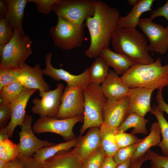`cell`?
Masks as SVG:
<instances>
[{
    "label": "cell",
    "mask_w": 168,
    "mask_h": 168,
    "mask_svg": "<svg viewBox=\"0 0 168 168\" xmlns=\"http://www.w3.org/2000/svg\"><path fill=\"white\" fill-rule=\"evenodd\" d=\"M119 13L105 2L97 0L94 15L88 17L85 25L90 35V44L85 54L89 58L100 56L101 51L108 47L118 26Z\"/></svg>",
    "instance_id": "obj_1"
},
{
    "label": "cell",
    "mask_w": 168,
    "mask_h": 168,
    "mask_svg": "<svg viewBox=\"0 0 168 168\" xmlns=\"http://www.w3.org/2000/svg\"><path fill=\"white\" fill-rule=\"evenodd\" d=\"M111 41L116 52L128 57L134 64H149L154 62L149 54L146 38L136 28L126 29L117 26Z\"/></svg>",
    "instance_id": "obj_2"
},
{
    "label": "cell",
    "mask_w": 168,
    "mask_h": 168,
    "mask_svg": "<svg viewBox=\"0 0 168 168\" xmlns=\"http://www.w3.org/2000/svg\"><path fill=\"white\" fill-rule=\"evenodd\" d=\"M121 78L129 88L158 90L168 86V64L162 66L160 58L149 64H134Z\"/></svg>",
    "instance_id": "obj_3"
},
{
    "label": "cell",
    "mask_w": 168,
    "mask_h": 168,
    "mask_svg": "<svg viewBox=\"0 0 168 168\" xmlns=\"http://www.w3.org/2000/svg\"><path fill=\"white\" fill-rule=\"evenodd\" d=\"M32 43L24 31L15 29L10 40L0 45V69H19L32 54Z\"/></svg>",
    "instance_id": "obj_4"
},
{
    "label": "cell",
    "mask_w": 168,
    "mask_h": 168,
    "mask_svg": "<svg viewBox=\"0 0 168 168\" xmlns=\"http://www.w3.org/2000/svg\"><path fill=\"white\" fill-rule=\"evenodd\" d=\"M84 98L83 123L80 132L82 134L87 128H100L103 124L102 110L107 99L100 85L89 83L83 88Z\"/></svg>",
    "instance_id": "obj_5"
},
{
    "label": "cell",
    "mask_w": 168,
    "mask_h": 168,
    "mask_svg": "<svg viewBox=\"0 0 168 168\" xmlns=\"http://www.w3.org/2000/svg\"><path fill=\"white\" fill-rule=\"evenodd\" d=\"M58 18L57 24L49 30L54 45L66 50L81 47L84 41L85 25L79 26Z\"/></svg>",
    "instance_id": "obj_6"
},
{
    "label": "cell",
    "mask_w": 168,
    "mask_h": 168,
    "mask_svg": "<svg viewBox=\"0 0 168 168\" xmlns=\"http://www.w3.org/2000/svg\"><path fill=\"white\" fill-rule=\"evenodd\" d=\"M97 0H61L53 11L58 17L79 26L94 13Z\"/></svg>",
    "instance_id": "obj_7"
},
{
    "label": "cell",
    "mask_w": 168,
    "mask_h": 168,
    "mask_svg": "<svg viewBox=\"0 0 168 168\" xmlns=\"http://www.w3.org/2000/svg\"><path fill=\"white\" fill-rule=\"evenodd\" d=\"M83 115L64 119L49 117H40L32 126L34 133L40 134L45 132L55 133L62 136L66 142L76 138L73 132L75 125L83 121Z\"/></svg>",
    "instance_id": "obj_8"
},
{
    "label": "cell",
    "mask_w": 168,
    "mask_h": 168,
    "mask_svg": "<svg viewBox=\"0 0 168 168\" xmlns=\"http://www.w3.org/2000/svg\"><path fill=\"white\" fill-rule=\"evenodd\" d=\"M19 159L22 168H84V162L71 149L61 151L43 162L32 156Z\"/></svg>",
    "instance_id": "obj_9"
},
{
    "label": "cell",
    "mask_w": 168,
    "mask_h": 168,
    "mask_svg": "<svg viewBox=\"0 0 168 168\" xmlns=\"http://www.w3.org/2000/svg\"><path fill=\"white\" fill-rule=\"evenodd\" d=\"M64 87L63 84L59 83L54 90L46 92L39 91L40 98H35L33 99L34 105L31 108L32 112L39 115L40 117L56 118L59 112Z\"/></svg>",
    "instance_id": "obj_10"
},
{
    "label": "cell",
    "mask_w": 168,
    "mask_h": 168,
    "mask_svg": "<svg viewBox=\"0 0 168 168\" xmlns=\"http://www.w3.org/2000/svg\"><path fill=\"white\" fill-rule=\"evenodd\" d=\"M138 26L149 40V51L163 54L168 51V26L154 22L150 17L140 19Z\"/></svg>",
    "instance_id": "obj_11"
},
{
    "label": "cell",
    "mask_w": 168,
    "mask_h": 168,
    "mask_svg": "<svg viewBox=\"0 0 168 168\" xmlns=\"http://www.w3.org/2000/svg\"><path fill=\"white\" fill-rule=\"evenodd\" d=\"M32 117L26 115L19 133V142L17 144L20 158L31 157L37 151L44 147H51L56 144L47 140H42L34 134L31 127Z\"/></svg>",
    "instance_id": "obj_12"
},
{
    "label": "cell",
    "mask_w": 168,
    "mask_h": 168,
    "mask_svg": "<svg viewBox=\"0 0 168 168\" xmlns=\"http://www.w3.org/2000/svg\"><path fill=\"white\" fill-rule=\"evenodd\" d=\"M84 111L83 89L70 87L67 85L62 93L59 112L55 118L59 119L71 118L83 115Z\"/></svg>",
    "instance_id": "obj_13"
},
{
    "label": "cell",
    "mask_w": 168,
    "mask_h": 168,
    "mask_svg": "<svg viewBox=\"0 0 168 168\" xmlns=\"http://www.w3.org/2000/svg\"><path fill=\"white\" fill-rule=\"evenodd\" d=\"M53 53H47L45 55V68L42 69L43 75L51 77L53 80L59 82L62 80L65 81L70 87H79L83 88L89 83L88 68L82 73L74 75L62 68L57 69L52 65L51 59Z\"/></svg>",
    "instance_id": "obj_14"
},
{
    "label": "cell",
    "mask_w": 168,
    "mask_h": 168,
    "mask_svg": "<svg viewBox=\"0 0 168 168\" xmlns=\"http://www.w3.org/2000/svg\"><path fill=\"white\" fill-rule=\"evenodd\" d=\"M154 89L137 87L129 88L128 106L124 119L130 114L136 113L144 117L152 107L150 100Z\"/></svg>",
    "instance_id": "obj_15"
},
{
    "label": "cell",
    "mask_w": 168,
    "mask_h": 168,
    "mask_svg": "<svg viewBox=\"0 0 168 168\" xmlns=\"http://www.w3.org/2000/svg\"><path fill=\"white\" fill-rule=\"evenodd\" d=\"M37 90L25 88L21 94L8 105L11 110V118L7 126L9 138L13 134L15 129L17 126H21L26 115L25 109L30 98Z\"/></svg>",
    "instance_id": "obj_16"
},
{
    "label": "cell",
    "mask_w": 168,
    "mask_h": 168,
    "mask_svg": "<svg viewBox=\"0 0 168 168\" xmlns=\"http://www.w3.org/2000/svg\"><path fill=\"white\" fill-rule=\"evenodd\" d=\"M128 106V96L119 100H107L102 110L103 124L118 128L124 120Z\"/></svg>",
    "instance_id": "obj_17"
},
{
    "label": "cell",
    "mask_w": 168,
    "mask_h": 168,
    "mask_svg": "<svg viewBox=\"0 0 168 168\" xmlns=\"http://www.w3.org/2000/svg\"><path fill=\"white\" fill-rule=\"evenodd\" d=\"M20 69L21 74L18 81L24 87L45 92L50 90L49 85L43 77L42 69L39 64L32 67L26 63Z\"/></svg>",
    "instance_id": "obj_18"
},
{
    "label": "cell",
    "mask_w": 168,
    "mask_h": 168,
    "mask_svg": "<svg viewBox=\"0 0 168 168\" xmlns=\"http://www.w3.org/2000/svg\"><path fill=\"white\" fill-rule=\"evenodd\" d=\"M100 86L103 93L109 100L123 99L128 95L129 90L121 77L110 69L106 79Z\"/></svg>",
    "instance_id": "obj_19"
},
{
    "label": "cell",
    "mask_w": 168,
    "mask_h": 168,
    "mask_svg": "<svg viewBox=\"0 0 168 168\" xmlns=\"http://www.w3.org/2000/svg\"><path fill=\"white\" fill-rule=\"evenodd\" d=\"M77 143L73 149L75 153L82 161L100 146V129L90 128L84 136L78 137Z\"/></svg>",
    "instance_id": "obj_20"
},
{
    "label": "cell",
    "mask_w": 168,
    "mask_h": 168,
    "mask_svg": "<svg viewBox=\"0 0 168 168\" xmlns=\"http://www.w3.org/2000/svg\"><path fill=\"white\" fill-rule=\"evenodd\" d=\"M154 0H139L137 4L125 16H120L118 21V26L124 28H136L142 14L152 11L151 7Z\"/></svg>",
    "instance_id": "obj_21"
},
{
    "label": "cell",
    "mask_w": 168,
    "mask_h": 168,
    "mask_svg": "<svg viewBox=\"0 0 168 168\" xmlns=\"http://www.w3.org/2000/svg\"><path fill=\"white\" fill-rule=\"evenodd\" d=\"M100 57L109 67L114 68V71L118 75H122L134 65L128 57L123 54L113 51L109 47L102 49Z\"/></svg>",
    "instance_id": "obj_22"
},
{
    "label": "cell",
    "mask_w": 168,
    "mask_h": 168,
    "mask_svg": "<svg viewBox=\"0 0 168 168\" xmlns=\"http://www.w3.org/2000/svg\"><path fill=\"white\" fill-rule=\"evenodd\" d=\"M8 11L5 16L6 21L14 30L16 29L23 31L22 22L24 10L29 0H6Z\"/></svg>",
    "instance_id": "obj_23"
},
{
    "label": "cell",
    "mask_w": 168,
    "mask_h": 168,
    "mask_svg": "<svg viewBox=\"0 0 168 168\" xmlns=\"http://www.w3.org/2000/svg\"><path fill=\"white\" fill-rule=\"evenodd\" d=\"M161 129L158 122L152 123L148 135L143 138L133 156L131 161L134 160L145 154L149 148L153 146L158 145L161 141Z\"/></svg>",
    "instance_id": "obj_24"
},
{
    "label": "cell",
    "mask_w": 168,
    "mask_h": 168,
    "mask_svg": "<svg viewBox=\"0 0 168 168\" xmlns=\"http://www.w3.org/2000/svg\"><path fill=\"white\" fill-rule=\"evenodd\" d=\"M118 128L104 124L100 128V147L106 156H113L119 148L116 140Z\"/></svg>",
    "instance_id": "obj_25"
},
{
    "label": "cell",
    "mask_w": 168,
    "mask_h": 168,
    "mask_svg": "<svg viewBox=\"0 0 168 168\" xmlns=\"http://www.w3.org/2000/svg\"><path fill=\"white\" fill-rule=\"evenodd\" d=\"M149 120L136 113L129 114L122 122L118 128V131L125 132L128 129L133 128L131 133L136 134H141L146 135L148 133L146 127Z\"/></svg>",
    "instance_id": "obj_26"
},
{
    "label": "cell",
    "mask_w": 168,
    "mask_h": 168,
    "mask_svg": "<svg viewBox=\"0 0 168 168\" xmlns=\"http://www.w3.org/2000/svg\"><path fill=\"white\" fill-rule=\"evenodd\" d=\"M78 137L64 142H61L51 147H44L37 151L33 155L37 161L44 162L47 159L52 157L58 152L75 147L77 145Z\"/></svg>",
    "instance_id": "obj_27"
},
{
    "label": "cell",
    "mask_w": 168,
    "mask_h": 168,
    "mask_svg": "<svg viewBox=\"0 0 168 168\" xmlns=\"http://www.w3.org/2000/svg\"><path fill=\"white\" fill-rule=\"evenodd\" d=\"M88 68L89 83L102 84L106 79L109 72V66L101 57L96 58Z\"/></svg>",
    "instance_id": "obj_28"
},
{
    "label": "cell",
    "mask_w": 168,
    "mask_h": 168,
    "mask_svg": "<svg viewBox=\"0 0 168 168\" xmlns=\"http://www.w3.org/2000/svg\"><path fill=\"white\" fill-rule=\"evenodd\" d=\"M150 112L155 116L160 128L162 140L157 146L161 148L163 155L168 156V122L163 112L159 110L156 104L153 105Z\"/></svg>",
    "instance_id": "obj_29"
},
{
    "label": "cell",
    "mask_w": 168,
    "mask_h": 168,
    "mask_svg": "<svg viewBox=\"0 0 168 168\" xmlns=\"http://www.w3.org/2000/svg\"><path fill=\"white\" fill-rule=\"evenodd\" d=\"M25 88L19 81L4 86L0 89V103L9 105L21 94Z\"/></svg>",
    "instance_id": "obj_30"
},
{
    "label": "cell",
    "mask_w": 168,
    "mask_h": 168,
    "mask_svg": "<svg viewBox=\"0 0 168 168\" xmlns=\"http://www.w3.org/2000/svg\"><path fill=\"white\" fill-rule=\"evenodd\" d=\"M20 157L17 144H15L9 138L0 142V159L8 162Z\"/></svg>",
    "instance_id": "obj_31"
},
{
    "label": "cell",
    "mask_w": 168,
    "mask_h": 168,
    "mask_svg": "<svg viewBox=\"0 0 168 168\" xmlns=\"http://www.w3.org/2000/svg\"><path fill=\"white\" fill-rule=\"evenodd\" d=\"M143 139L131 145L119 148L113 156L114 160L117 165L123 163L131 159L137 147Z\"/></svg>",
    "instance_id": "obj_32"
},
{
    "label": "cell",
    "mask_w": 168,
    "mask_h": 168,
    "mask_svg": "<svg viewBox=\"0 0 168 168\" xmlns=\"http://www.w3.org/2000/svg\"><path fill=\"white\" fill-rule=\"evenodd\" d=\"M106 155L100 147H99L84 160V168H100L102 162Z\"/></svg>",
    "instance_id": "obj_33"
},
{
    "label": "cell",
    "mask_w": 168,
    "mask_h": 168,
    "mask_svg": "<svg viewBox=\"0 0 168 168\" xmlns=\"http://www.w3.org/2000/svg\"><path fill=\"white\" fill-rule=\"evenodd\" d=\"M21 74L19 69H0V89L11 83L18 81Z\"/></svg>",
    "instance_id": "obj_34"
},
{
    "label": "cell",
    "mask_w": 168,
    "mask_h": 168,
    "mask_svg": "<svg viewBox=\"0 0 168 168\" xmlns=\"http://www.w3.org/2000/svg\"><path fill=\"white\" fill-rule=\"evenodd\" d=\"M61 0H29V2L35 3L37 9L40 13L49 14L57 7Z\"/></svg>",
    "instance_id": "obj_35"
},
{
    "label": "cell",
    "mask_w": 168,
    "mask_h": 168,
    "mask_svg": "<svg viewBox=\"0 0 168 168\" xmlns=\"http://www.w3.org/2000/svg\"><path fill=\"white\" fill-rule=\"evenodd\" d=\"M146 154L147 160L151 161V166L156 168H168V156L161 155L150 149Z\"/></svg>",
    "instance_id": "obj_36"
},
{
    "label": "cell",
    "mask_w": 168,
    "mask_h": 168,
    "mask_svg": "<svg viewBox=\"0 0 168 168\" xmlns=\"http://www.w3.org/2000/svg\"><path fill=\"white\" fill-rule=\"evenodd\" d=\"M116 137L119 148L126 147L134 144L141 139H139L135 134L131 133H127L125 132L119 131Z\"/></svg>",
    "instance_id": "obj_37"
},
{
    "label": "cell",
    "mask_w": 168,
    "mask_h": 168,
    "mask_svg": "<svg viewBox=\"0 0 168 168\" xmlns=\"http://www.w3.org/2000/svg\"><path fill=\"white\" fill-rule=\"evenodd\" d=\"M13 30L4 18L0 19V45H4L12 39Z\"/></svg>",
    "instance_id": "obj_38"
},
{
    "label": "cell",
    "mask_w": 168,
    "mask_h": 168,
    "mask_svg": "<svg viewBox=\"0 0 168 168\" xmlns=\"http://www.w3.org/2000/svg\"><path fill=\"white\" fill-rule=\"evenodd\" d=\"M11 118V110L8 105L2 102L0 103V127L3 128Z\"/></svg>",
    "instance_id": "obj_39"
},
{
    "label": "cell",
    "mask_w": 168,
    "mask_h": 168,
    "mask_svg": "<svg viewBox=\"0 0 168 168\" xmlns=\"http://www.w3.org/2000/svg\"><path fill=\"white\" fill-rule=\"evenodd\" d=\"M159 16L164 17L168 22V0L163 6L152 11L150 15V18L153 20L155 17Z\"/></svg>",
    "instance_id": "obj_40"
},
{
    "label": "cell",
    "mask_w": 168,
    "mask_h": 168,
    "mask_svg": "<svg viewBox=\"0 0 168 168\" xmlns=\"http://www.w3.org/2000/svg\"><path fill=\"white\" fill-rule=\"evenodd\" d=\"M162 89L158 90L155 100L158 103L157 107L159 110L163 112H165L168 114V104L163 99L162 95Z\"/></svg>",
    "instance_id": "obj_41"
},
{
    "label": "cell",
    "mask_w": 168,
    "mask_h": 168,
    "mask_svg": "<svg viewBox=\"0 0 168 168\" xmlns=\"http://www.w3.org/2000/svg\"><path fill=\"white\" fill-rule=\"evenodd\" d=\"M147 160L146 154H145L134 160L131 161L128 168H141L142 163Z\"/></svg>",
    "instance_id": "obj_42"
},
{
    "label": "cell",
    "mask_w": 168,
    "mask_h": 168,
    "mask_svg": "<svg viewBox=\"0 0 168 168\" xmlns=\"http://www.w3.org/2000/svg\"><path fill=\"white\" fill-rule=\"evenodd\" d=\"M117 166L112 156H106L103 160L100 168H116Z\"/></svg>",
    "instance_id": "obj_43"
},
{
    "label": "cell",
    "mask_w": 168,
    "mask_h": 168,
    "mask_svg": "<svg viewBox=\"0 0 168 168\" xmlns=\"http://www.w3.org/2000/svg\"><path fill=\"white\" fill-rule=\"evenodd\" d=\"M8 6L6 0H0V18H4L7 13Z\"/></svg>",
    "instance_id": "obj_44"
},
{
    "label": "cell",
    "mask_w": 168,
    "mask_h": 168,
    "mask_svg": "<svg viewBox=\"0 0 168 168\" xmlns=\"http://www.w3.org/2000/svg\"><path fill=\"white\" fill-rule=\"evenodd\" d=\"M6 168H22V163L19 159L8 162Z\"/></svg>",
    "instance_id": "obj_45"
},
{
    "label": "cell",
    "mask_w": 168,
    "mask_h": 168,
    "mask_svg": "<svg viewBox=\"0 0 168 168\" xmlns=\"http://www.w3.org/2000/svg\"><path fill=\"white\" fill-rule=\"evenodd\" d=\"M7 138H9L8 134V129L6 126L5 127L0 129V142Z\"/></svg>",
    "instance_id": "obj_46"
},
{
    "label": "cell",
    "mask_w": 168,
    "mask_h": 168,
    "mask_svg": "<svg viewBox=\"0 0 168 168\" xmlns=\"http://www.w3.org/2000/svg\"><path fill=\"white\" fill-rule=\"evenodd\" d=\"M131 162V159L128 160L123 163L117 165L116 168H128Z\"/></svg>",
    "instance_id": "obj_47"
},
{
    "label": "cell",
    "mask_w": 168,
    "mask_h": 168,
    "mask_svg": "<svg viewBox=\"0 0 168 168\" xmlns=\"http://www.w3.org/2000/svg\"><path fill=\"white\" fill-rule=\"evenodd\" d=\"M8 162L5 161L0 159V168H6Z\"/></svg>",
    "instance_id": "obj_48"
},
{
    "label": "cell",
    "mask_w": 168,
    "mask_h": 168,
    "mask_svg": "<svg viewBox=\"0 0 168 168\" xmlns=\"http://www.w3.org/2000/svg\"><path fill=\"white\" fill-rule=\"evenodd\" d=\"M138 1V0H128L127 1L129 4L133 6L137 4Z\"/></svg>",
    "instance_id": "obj_49"
},
{
    "label": "cell",
    "mask_w": 168,
    "mask_h": 168,
    "mask_svg": "<svg viewBox=\"0 0 168 168\" xmlns=\"http://www.w3.org/2000/svg\"><path fill=\"white\" fill-rule=\"evenodd\" d=\"M149 168H156L154 167H153L152 166H151Z\"/></svg>",
    "instance_id": "obj_50"
}]
</instances>
